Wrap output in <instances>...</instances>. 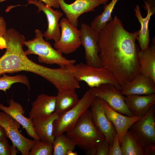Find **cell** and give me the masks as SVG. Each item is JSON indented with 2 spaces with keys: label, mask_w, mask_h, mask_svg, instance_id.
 Segmentation results:
<instances>
[{
  "label": "cell",
  "mask_w": 155,
  "mask_h": 155,
  "mask_svg": "<svg viewBox=\"0 0 155 155\" xmlns=\"http://www.w3.org/2000/svg\"><path fill=\"white\" fill-rule=\"evenodd\" d=\"M139 33L125 30L115 16L99 32V57L102 65L114 74L122 87L139 73L140 49L136 43Z\"/></svg>",
  "instance_id": "cell-1"
},
{
  "label": "cell",
  "mask_w": 155,
  "mask_h": 155,
  "mask_svg": "<svg viewBox=\"0 0 155 155\" xmlns=\"http://www.w3.org/2000/svg\"><path fill=\"white\" fill-rule=\"evenodd\" d=\"M3 37L5 41L6 50L0 57V77L3 73L24 71L43 78L58 90H65L70 86L73 76L68 68H50L29 59L23 49L25 37L15 29L7 30Z\"/></svg>",
  "instance_id": "cell-2"
},
{
  "label": "cell",
  "mask_w": 155,
  "mask_h": 155,
  "mask_svg": "<svg viewBox=\"0 0 155 155\" xmlns=\"http://www.w3.org/2000/svg\"><path fill=\"white\" fill-rule=\"evenodd\" d=\"M35 32L34 38L24 42V45L28 48L24 51L26 55H37L40 63L46 64H56L60 67H67L75 64L76 62L75 59L65 58L62 54L53 48L50 42L45 40L43 34L40 30L36 29Z\"/></svg>",
  "instance_id": "cell-3"
},
{
  "label": "cell",
  "mask_w": 155,
  "mask_h": 155,
  "mask_svg": "<svg viewBox=\"0 0 155 155\" xmlns=\"http://www.w3.org/2000/svg\"><path fill=\"white\" fill-rule=\"evenodd\" d=\"M66 135L80 148L87 151L105 140L104 135L97 129L91 117V111L87 109L82 114L75 125Z\"/></svg>",
  "instance_id": "cell-4"
},
{
  "label": "cell",
  "mask_w": 155,
  "mask_h": 155,
  "mask_svg": "<svg viewBox=\"0 0 155 155\" xmlns=\"http://www.w3.org/2000/svg\"><path fill=\"white\" fill-rule=\"evenodd\" d=\"M71 69L78 81L84 82L90 88L104 84H111L119 91L121 90V87L114 74L104 67H96L80 63L72 65Z\"/></svg>",
  "instance_id": "cell-5"
},
{
  "label": "cell",
  "mask_w": 155,
  "mask_h": 155,
  "mask_svg": "<svg viewBox=\"0 0 155 155\" xmlns=\"http://www.w3.org/2000/svg\"><path fill=\"white\" fill-rule=\"evenodd\" d=\"M96 98L88 90L76 105L59 114L58 118L53 122V135L55 137L72 130L80 117L90 107Z\"/></svg>",
  "instance_id": "cell-6"
},
{
  "label": "cell",
  "mask_w": 155,
  "mask_h": 155,
  "mask_svg": "<svg viewBox=\"0 0 155 155\" xmlns=\"http://www.w3.org/2000/svg\"><path fill=\"white\" fill-rule=\"evenodd\" d=\"M144 149L155 145L154 105L140 119L133 124L129 130Z\"/></svg>",
  "instance_id": "cell-7"
},
{
  "label": "cell",
  "mask_w": 155,
  "mask_h": 155,
  "mask_svg": "<svg viewBox=\"0 0 155 155\" xmlns=\"http://www.w3.org/2000/svg\"><path fill=\"white\" fill-rule=\"evenodd\" d=\"M0 125L3 127L6 136L11 141L22 155H28L31 148L36 140L28 139L23 136L19 129L21 125L10 115L0 112Z\"/></svg>",
  "instance_id": "cell-8"
},
{
  "label": "cell",
  "mask_w": 155,
  "mask_h": 155,
  "mask_svg": "<svg viewBox=\"0 0 155 155\" xmlns=\"http://www.w3.org/2000/svg\"><path fill=\"white\" fill-rule=\"evenodd\" d=\"M89 90L92 95L105 101L117 112L128 116H135L128 108L124 100V96L113 84H104L97 87L90 88Z\"/></svg>",
  "instance_id": "cell-9"
},
{
  "label": "cell",
  "mask_w": 155,
  "mask_h": 155,
  "mask_svg": "<svg viewBox=\"0 0 155 155\" xmlns=\"http://www.w3.org/2000/svg\"><path fill=\"white\" fill-rule=\"evenodd\" d=\"M59 25L61 36L59 40L54 44V49L65 55L74 52L81 45L80 30L72 25L66 18L61 19Z\"/></svg>",
  "instance_id": "cell-10"
},
{
  "label": "cell",
  "mask_w": 155,
  "mask_h": 155,
  "mask_svg": "<svg viewBox=\"0 0 155 155\" xmlns=\"http://www.w3.org/2000/svg\"><path fill=\"white\" fill-rule=\"evenodd\" d=\"M80 30L81 43L85 49L86 63L95 67L102 66L99 57V32L84 23L81 24Z\"/></svg>",
  "instance_id": "cell-11"
},
{
  "label": "cell",
  "mask_w": 155,
  "mask_h": 155,
  "mask_svg": "<svg viewBox=\"0 0 155 155\" xmlns=\"http://www.w3.org/2000/svg\"><path fill=\"white\" fill-rule=\"evenodd\" d=\"M60 7L65 13L70 23L77 28L78 18L82 14L95 10V8L101 4L105 5L109 0H75L70 4L64 0H57Z\"/></svg>",
  "instance_id": "cell-12"
},
{
  "label": "cell",
  "mask_w": 155,
  "mask_h": 155,
  "mask_svg": "<svg viewBox=\"0 0 155 155\" xmlns=\"http://www.w3.org/2000/svg\"><path fill=\"white\" fill-rule=\"evenodd\" d=\"M90 108L91 117L94 125L104 135L105 140L111 146L114 136L117 133L114 126L105 114L102 100L96 97Z\"/></svg>",
  "instance_id": "cell-13"
},
{
  "label": "cell",
  "mask_w": 155,
  "mask_h": 155,
  "mask_svg": "<svg viewBox=\"0 0 155 155\" xmlns=\"http://www.w3.org/2000/svg\"><path fill=\"white\" fill-rule=\"evenodd\" d=\"M27 5L33 4L38 8L37 13L42 11L46 15L48 22L47 30L43 34L46 40H53L55 42H57L60 37L61 30L59 21L63 13L58 10H54L52 7L44 4L40 1L27 0Z\"/></svg>",
  "instance_id": "cell-14"
},
{
  "label": "cell",
  "mask_w": 155,
  "mask_h": 155,
  "mask_svg": "<svg viewBox=\"0 0 155 155\" xmlns=\"http://www.w3.org/2000/svg\"><path fill=\"white\" fill-rule=\"evenodd\" d=\"M143 0L145 3L144 7L147 12L145 18H143L142 16L139 5H136L134 9L135 16L141 25L137 40L142 51L145 50L149 46L150 39L148 25L151 16L155 13V0Z\"/></svg>",
  "instance_id": "cell-15"
},
{
  "label": "cell",
  "mask_w": 155,
  "mask_h": 155,
  "mask_svg": "<svg viewBox=\"0 0 155 155\" xmlns=\"http://www.w3.org/2000/svg\"><path fill=\"white\" fill-rule=\"evenodd\" d=\"M102 100L105 114L114 126L121 143L123 135L130 127L142 117L123 115L112 109L105 101Z\"/></svg>",
  "instance_id": "cell-16"
},
{
  "label": "cell",
  "mask_w": 155,
  "mask_h": 155,
  "mask_svg": "<svg viewBox=\"0 0 155 155\" xmlns=\"http://www.w3.org/2000/svg\"><path fill=\"white\" fill-rule=\"evenodd\" d=\"M9 105L7 107L0 103V109L9 114L21 125L29 136L36 141L40 140L34 131L32 119L24 115L22 106L12 99L9 100Z\"/></svg>",
  "instance_id": "cell-17"
},
{
  "label": "cell",
  "mask_w": 155,
  "mask_h": 155,
  "mask_svg": "<svg viewBox=\"0 0 155 155\" xmlns=\"http://www.w3.org/2000/svg\"><path fill=\"white\" fill-rule=\"evenodd\" d=\"M120 92L125 96L155 94V82L149 77L140 73L133 80L122 86Z\"/></svg>",
  "instance_id": "cell-18"
},
{
  "label": "cell",
  "mask_w": 155,
  "mask_h": 155,
  "mask_svg": "<svg viewBox=\"0 0 155 155\" xmlns=\"http://www.w3.org/2000/svg\"><path fill=\"white\" fill-rule=\"evenodd\" d=\"M124 100L128 108L134 116L142 117L154 105L155 94H130L124 96Z\"/></svg>",
  "instance_id": "cell-19"
},
{
  "label": "cell",
  "mask_w": 155,
  "mask_h": 155,
  "mask_svg": "<svg viewBox=\"0 0 155 155\" xmlns=\"http://www.w3.org/2000/svg\"><path fill=\"white\" fill-rule=\"evenodd\" d=\"M59 115L55 112L49 115L32 119L34 131L40 140L53 144L55 138L53 133V122Z\"/></svg>",
  "instance_id": "cell-20"
},
{
  "label": "cell",
  "mask_w": 155,
  "mask_h": 155,
  "mask_svg": "<svg viewBox=\"0 0 155 155\" xmlns=\"http://www.w3.org/2000/svg\"><path fill=\"white\" fill-rule=\"evenodd\" d=\"M55 104L56 96L40 94L32 103L29 117L32 119L51 114L55 112Z\"/></svg>",
  "instance_id": "cell-21"
},
{
  "label": "cell",
  "mask_w": 155,
  "mask_h": 155,
  "mask_svg": "<svg viewBox=\"0 0 155 155\" xmlns=\"http://www.w3.org/2000/svg\"><path fill=\"white\" fill-rule=\"evenodd\" d=\"M152 43L144 50L139 51L138 55L140 73L149 77L155 82V38Z\"/></svg>",
  "instance_id": "cell-22"
},
{
  "label": "cell",
  "mask_w": 155,
  "mask_h": 155,
  "mask_svg": "<svg viewBox=\"0 0 155 155\" xmlns=\"http://www.w3.org/2000/svg\"><path fill=\"white\" fill-rule=\"evenodd\" d=\"M80 100L75 90L58 91L56 96L55 112L61 114L73 107Z\"/></svg>",
  "instance_id": "cell-23"
},
{
  "label": "cell",
  "mask_w": 155,
  "mask_h": 155,
  "mask_svg": "<svg viewBox=\"0 0 155 155\" xmlns=\"http://www.w3.org/2000/svg\"><path fill=\"white\" fill-rule=\"evenodd\" d=\"M121 144L122 155H145L144 149L129 130L123 135Z\"/></svg>",
  "instance_id": "cell-24"
},
{
  "label": "cell",
  "mask_w": 155,
  "mask_h": 155,
  "mask_svg": "<svg viewBox=\"0 0 155 155\" xmlns=\"http://www.w3.org/2000/svg\"><path fill=\"white\" fill-rule=\"evenodd\" d=\"M118 0H112L104 7V10L100 14L97 15L91 22V26L99 32L106 24L112 20L111 14Z\"/></svg>",
  "instance_id": "cell-25"
},
{
  "label": "cell",
  "mask_w": 155,
  "mask_h": 155,
  "mask_svg": "<svg viewBox=\"0 0 155 155\" xmlns=\"http://www.w3.org/2000/svg\"><path fill=\"white\" fill-rule=\"evenodd\" d=\"M52 144L53 155H67L69 151H74L76 146L71 139L63 133L56 136Z\"/></svg>",
  "instance_id": "cell-26"
},
{
  "label": "cell",
  "mask_w": 155,
  "mask_h": 155,
  "mask_svg": "<svg viewBox=\"0 0 155 155\" xmlns=\"http://www.w3.org/2000/svg\"><path fill=\"white\" fill-rule=\"evenodd\" d=\"M0 77V90L6 92L11 88V86L16 83H22L27 86L30 90V86L29 80L26 75H17L14 76H9L5 73L2 74Z\"/></svg>",
  "instance_id": "cell-27"
},
{
  "label": "cell",
  "mask_w": 155,
  "mask_h": 155,
  "mask_svg": "<svg viewBox=\"0 0 155 155\" xmlns=\"http://www.w3.org/2000/svg\"><path fill=\"white\" fill-rule=\"evenodd\" d=\"M53 152L52 144L39 140L32 146L28 155H52Z\"/></svg>",
  "instance_id": "cell-28"
},
{
  "label": "cell",
  "mask_w": 155,
  "mask_h": 155,
  "mask_svg": "<svg viewBox=\"0 0 155 155\" xmlns=\"http://www.w3.org/2000/svg\"><path fill=\"white\" fill-rule=\"evenodd\" d=\"M7 137L0 138V155H16L17 148L9 145Z\"/></svg>",
  "instance_id": "cell-29"
},
{
  "label": "cell",
  "mask_w": 155,
  "mask_h": 155,
  "mask_svg": "<svg viewBox=\"0 0 155 155\" xmlns=\"http://www.w3.org/2000/svg\"><path fill=\"white\" fill-rule=\"evenodd\" d=\"M120 142L117 135L114 136L112 146L109 147L108 155H122Z\"/></svg>",
  "instance_id": "cell-30"
},
{
  "label": "cell",
  "mask_w": 155,
  "mask_h": 155,
  "mask_svg": "<svg viewBox=\"0 0 155 155\" xmlns=\"http://www.w3.org/2000/svg\"><path fill=\"white\" fill-rule=\"evenodd\" d=\"M96 146V155H108L110 146L105 140L101 141Z\"/></svg>",
  "instance_id": "cell-31"
},
{
  "label": "cell",
  "mask_w": 155,
  "mask_h": 155,
  "mask_svg": "<svg viewBox=\"0 0 155 155\" xmlns=\"http://www.w3.org/2000/svg\"><path fill=\"white\" fill-rule=\"evenodd\" d=\"M6 0H0L1 2ZM7 30L6 22L4 18L0 16V37H3L5 34Z\"/></svg>",
  "instance_id": "cell-32"
},
{
  "label": "cell",
  "mask_w": 155,
  "mask_h": 155,
  "mask_svg": "<svg viewBox=\"0 0 155 155\" xmlns=\"http://www.w3.org/2000/svg\"><path fill=\"white\" fill-rule=\"evenodd\" d=\"M51 7L59 8L60 6L57 0H39Z\"/></svg>",
  "instance_id": "cell-33"
},
{
  "label": "cell",
  "mask_w": 155,
  "mask_h": 155,
  "mask_svg": "<svg viewBox=\"0 0 155 155\" xmlns=\"http://www.w3.org/2000/svg\"><path fill=\"white\" fill-rule=\"evenodd\" d=\"M145 155L155 154V145L148 146L144 149Z\"/></svg>",
  "instance_id": "cell-34"
},
{
  "label": "cell",
  "mask_w": 155,
  "mask_h": 155,
  "mask_svg": "<svg viewBox=\"0 0 155 155\" xmlns=\"http://www.w3.org/2000/svg\"><path fill=\"white\" fill-rule=\"evenodd\" d=\"M97 150L96 146H95L86 151V154L87 155H96Z\"/></svg>",
  "instance_id": "cell-35"
},
{
  "label": "cell",
  "mask_w": 155,
  "mask_h": 155,
  "mask_svg": "<svg viewBox=\"0 0 155 155\" xmlns=\"http://www.w3.org/2000/svg\"><path fill=\"white\" fill-rule=\"evenodd\" d=\"M7 137L3 127L0 125V138Z\"/></svg>",
  "instance_id": "cell-36"
},
{
  "label": "cell",
  "mask_w": 155,
  "mask_h": 155,
  "mask_svg": "<svg viewBox=\"0 0 155 155\" xmlns=\"http://www.w3.org/2000/svg\"><path fill=\"white\" fill-rule=\"evenodd\" d=\"M74 151L70 150L69 151L67 154V155H77L78 153L76 152H74Z\"/></svg>",
  "instance_id": "cell-37"
}]
</instances>
